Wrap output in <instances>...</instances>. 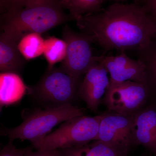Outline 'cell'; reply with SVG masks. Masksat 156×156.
<instances>
[{"label":"cell","instance_id":"cell-1","mask_svg":"<svg viewBox=\"0 0 156 156\" xmlns=\"http://www.w3.org/2000/svg\"><path fill=\"white\" fill-rule=\"evenodd\" d=\"M78 28L105 52L136 50L154 37L155 22L143 7L116 2L97 13L86 14L76 20Z\"/></svg>","mask_w":156,"mask_h":156},{"label":"cell","instance_id":"cell-2","mask_svg":"<svg viewBox=\"0 0 156 156\" xmlns=\"http://www.w3.org/2000/svg\"><path fill=\"white\" fill-rule=\"evenodd\" d=\"M59 0H46L12 9L2 14L1 32L18 43L23 36L31 33L41 34L69 20Z\"/></svg>","mask_w":156,"mask_h":156},{"label":"cell","instance_id":"cell-3","mask_svg":"<svg viewBox=\"0 0 156 156\" xmlns=\"http://www.w3.org/2000/svg\"><path fill=\"white\" fill-rule=\"evenodd\" d=\"M83 115L81 108L72 104L39 109L27 116L19 126L4 129L2 135L9 136L11 141L27 140L33 143L47 136L52 128L62 122Z\"/></svg>","mask_w":156,"mask_h":156},{"label":"cell","instance_id":"cell-4","mask_svg":"<svg viewBox=\"0 0 156 156\" xmlns=\"http://www.w3.org/2000/svg\"><path fill=\"white\" fill-rule=\"evenodd\" d=\"M101 118L83 115L70 119L33 146L37 150H53L87 144L96 140Z\"/></svg>","mask_w":156,"mask_h":156},{"label":"cell","instance_id":"cell-5","mask_svg":"<svg viewBox=\"0 0 156 156\" xmlns=\"http://www.w3.org/2000/svg\"><path fill=\"white\" fill-rule=\"evenodd\" d=\"M80 84V79L60 68H48L38 83L28 91L42 102L56 107L71 104Z\"/></svg>","mask_w":156,"mask_h":156},{"label":"cell","instance_id":"cell-6","mask_svg":"<svg viewBox=\"0 0 156 156\" xmlns=\"http://www.w3.org/2000/svg\"><path fill=\"white\" fill-rule=\"evenodd\" d=\"M67 50L60 68L74 77L80 79L97 61L92 54V40L86 34L76 32L66 25L62 32Z\"/></svg>","mask_w":156,"mask_h":156},{"label":"cell","instance_id":"cell-7","mask_svg":"<svg viewBox=\"0 0 156 156\" xmlns=\"http://www.w3.org/2000/svg\"><path fill=\"white\" fill-rule=\"evenodd\" d=\"M148 92L143 83L132 81L109 83L102 102L109 111L133 115L145 102Z\"/></svg>","mask_w":156,"mask_h":156},{"label":"cell","instance_id":"cell-8","mask_svg":"<svg viewBox=\"0 0 156 156\" xmlns=\"http://www.w3.org/2000/svg\"><path fill=\"white\" fill-rule=\"evenodd\" d=\"M133 115H124L112 112L102 114L95 140L129 153L136 145Z\"/></svg>","mask_w":156,"mask_h":156},{"label":"cell","instance_id":"cell-9","mask_svg":"<svg viewBox=\"0 0 156 156\" xmlns=\"http://www.w3.org/2000/svg\"><path fill=\"white\" fill-rule=\"evenodd\" d=\"M125 51H121L119 55L115 56H96V60L109 74L110 83L132 81L145 85V66L139 59L128 57Z\"/></svg>","mask_w":156,"mask_h":156},{"label":"cell","instance_id":"cell-10","mask_svg":"<svg viewBox=\"0 0 156 156\" xmlns=\"http://www.w3.org/2000/svg\"><path fill=\"white\" fill-rule=\"evenodd\" d=\"M108 72L97 62L85 74L78 88L77 95L92 111L97 112L110 83Z\"/></svg>","mask_w":156,"mask_h":156},{"label":"cell","instance_id":"cell-11","mask_svg":"<svg viewBox=\"0 0 156 156\" xmlns=\"http://www.w3.org/2000/svg\"><path fill=\"white\" fill-rule=\"evenodd\" d=\"M135 145H142L156 154V110L147 108L133 115Z\"/></svg>","mask_w":156,"mask_h":156},{"label":"cell","instance_id":"cell-12","mask_svg":"<svg viewBox=\"0 0 156 156\" xmlns=\"http://www.w3.org/2000/svg\"><path fill=\"white\" fill-rule=\"evenodd\" d=\"M28 90L19 74L1 73L0 74V105L16 104L22 99Z\"/></svg>","mask_w":156,"mask_h":156},{"label":"cell","instance_id":"cell-13","mask_svg":"<svg viewBox=\"0 0 156 156\" xmlns=\"http://www.w3.org/2000/svg\"><path fill=\"white\" fill-rule=\"evenodd\" d=\"M26 59L19 51L17 43L5 34L0 35V71L1 73L18 74Z\"/></svg>","mask_w":156,"mask_h":156},{"label":"cell","instance_id":"cell-14","mask_svg":"<svg viewBox=\"0 0 156 156\" xmlns=\"http://www.w3.org/2000/svg\"><path fill=\"white\" fill-rule=\"evenodd\" d=\"M59 150L62 156H128V154L97 140L83 145Z\"/></svg>","mask_w":156,"mask_h":156},{"label":"cell","instance_id":"cell-15","mask_svg":"<svg viewBox=\"0 0 156 156\" xmlns=\"http://www.w3.org/2000/svg\"><path fill=\"white\" fill-rule=\"evenodd\" d=\"M138 58L145 67V85L148 91H156V41L136 49Z\"/></svg>","mask_w":156,"mask_h":156},{"label":"cell","instance_id":"cell-16","mask_svg":"<svg viewBox=\"0 0 156 156\" xmlns=\"http://www.w3.org/2000/svg\"><path fill=\"white\" fill-rule=\"evenodd\" d=\"M105 0H59L62 7L67 9L73 20L89 14L97 13L102 10Z\"/></svg>","mask_w":156,"mask_h":156},{"label":"cell","instance_id":"cell-17","mask_svg":"<svg viewBox=\"0 0 156 156\" xmlns=\"http://www.w3.org/2000/svg\"><path fill=\"white\" fill-rule=\"evenodd\" d=\"M45 40L41 34L31 33L23 36L17 43L19 51L26 60L38 57L44 53Z\"/></svg>","mask_w":156,"mask_h":156},{"label":"cell","instance_id":"cell-18","mask_svg":"<svg viewBox=\"0 0 156 156\" xmlns=\"http://www.w3.org/2000/svg\"><path fill=\"white\" fill-rule=\"evenodd\" d=\"M67 44L63 40L54 37H50L45 40L44 54L48 63L49 68L54 65L62 61L65 58Z\"/></svg>","mask_w":156,"mask_h":156},{"label":"cell","instance_id":"cell-19","mask_svg":"<svg viewBox=\"0 0 156 156\" xmlns=\"http://www.w3.org/2000/svg\"><path fill=\"white\" fill-rule=\"evenodd\" d=\"M46 0H0V9L2 14L12 9L22 8L29 5Z\"/></svg>","mask_w":156,"mask_h":156},{"label":"cell","instance_id":"cell-20","mask_svg":"<svg viewBox=\"0 0 156 156\" xmlns=\"http://www.w3.org/2000/svg\"><path fill=\"white\" fill-rule=\"evenodd\" d=\"M28 148H16L12 144V141L9 140V143L1 150L0 156H24Z\"/></svg>","mask_w":156,"mask_h":156},{"label":"cell","instance_id":"cell-21","mask_svg":"<svg viewBox=\"0 0 156 156\" xmlns=\"http://www.w3.org/2000/svg\"><path fill=\"white\" fill-rule=\"evenodd\" d=\"M24 156H62L60 151L58 150H37L33 152L30 148L29 147L28 150Z\"/></svg>","mask_w":156,"mask_h":156},{"label":"cell","instance_id":"cell-22","mask_svg":"<svg viewBox=\"0 0 156 156\" xmlns=\"http://www.w3.org/2000/svg\"><path fill=\"white\" fill-rule=\"evenodd\" d=\"M142 7L150 18L156 22V0H146Z\"/></svg>","mask_w":156,"mask_h":156},{"label":"cell","instance_id":"cell-23","mask_svg":"<svg viewBox=\"0 0 156 156\" xmlns=\"http://www.w3.org/2000/svg\"><path fill=\"white\" fill-rule=\"evenodd\" d=\"M112 1H115V2H122V1H126V0H112Z\"/></svg>","mask_w":156,"mask_h":156},{"label":"cell","instance_id":"cell-24","mask_svg":"<svg viewBox=\"0 0 156 156\" xmlns=\"http://www.w3.org/2000/svg\"><path fill=\"white\" fill-rule=\"evenodd\" d=\"M140 1H142L144 3L146 1V0H140Z\"/></svg>","mask_w":156,"mask_h":156},{"label":"cell","instance_id":"cell-25","mask_svg":"<svg viewBox=\"0 0 156 156\" xmlns=\"http://www.w3.org/2000/svg\"><path fill=\"white\" fill-rule=\"evenodd\" d=\"M155 23H156V22H155ZM154 37L156 38V31Z\"/></svg>","mask_w":156,"mask_h":156}]
</instances>
